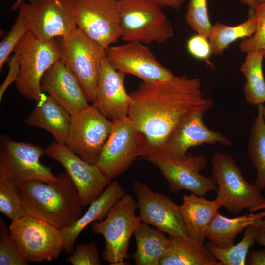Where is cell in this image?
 Segmentation results:
<instances>
[{
    "label": "cell",
    "mask_w": 265,
    "mask_h": 265,
    "mask_svg": "<svg viewBox=\"0 0 265 265\" xmlns=\"http://www.w3.org/2000/svg\"><path fill=\"white\" fill-rule=\"evenodd\" d=\"M45 149L30 143L16 141L8 136L0 137V173L18 186L33 180L53 182L57 179L51 167L40 162Z\"/></svg>",
    "instance_id": "cell-11"
},
{
    "label": "cell",
    "mask_w": 265,
    "mask_h": 265,
    "mask_svg": "<svg viewBox=\"0 0 265 265\" xmlns=\"http://www.w3.org/2000/svg\"><path fill=\"white\" fill-rule=\"evenodd\" d=\"M156 166L166 180L169 190L176 193L182 190L204 196L218 187L212 177L203 176L201 172L207 165L203 155L187 153L181 157H172L150 154L141 157Z\"/></svg>",
    "instance_id": "cell-9"
},
{
    "label": "cell",
    "mask_w": 265,
    "mask_h": 265,
    "mask_svg": "<svg viewBox=\"0 0 265 265\" xmlns=\"http://www.w3.org/2000/svg\"><path fill=\"white\" fill-rule=\"evenodd\" d=\"M240 2L248 5L250 8H254L258 4L264 2L265 0H239Z\"/></svg>",
    "instance_id": "cell-42"
},
{
    "label": "cell",
    "mask_w": 265,
    "mask_h": 265,
    "mask_svg": "<svg viewBox=\"0 0 265 265\" xmlns=\"http://www.w3.org/2000/svg\"><path fill=\"white\" fill-rule=\"evenodd\" d=\"M136 249L132 255L136 265H159L170 243L164 233L140 222L134 232Z\"/></svg>",
    "instance_id": "cell-25"
},
{
    "label": "cell",
    "mask_w": 265,
    "mask_h": 265,
    "mask_svg": "<svg viewBox=\"0 0 265 265\" xmlns=\"http://www.w3.org/2000/svg\"><path fill=\"white\" fill-rule=\"evenodd\" d=\"M9 71L7 75L0 87V101L8 87L14 82H16L20 68V58L19 54L14 52V55L8 62Z\"/></svg>",
    "instance_id": "cell-38"
},
{
    "label": "cell",
    "mask_w": 265,
    "mask_h": 265,
    "mask_svg": "<svg viewBox=\"0 0 265 265\" xmlns=\"http://www.w3.org/2000/svg\"><path fill=\"white\" fill-rule=\"evenodd\" d=\"M20 68L16 87L25 98L37 101L42 92L40 82L46 71L60 60L59 43L54 39L41 40L29 31L16 46Z\"/></svg>",
    "instance_id": "cell-6"
},
{
    "label": "cell",
    "mask_w": 265,
    "mask_h": 265,
    "mask_svg": "<svg viewBox=\"0 0 265 265\" xmlns=\"http://www.w3.org/2000/svg\"><path fill=\"white\" fill-rule=\"evenodd\" d=\"M169 238L170 245L159 265H222L204 243L188 235Z\"/></svg>",
    "instance_id": "cell-24"
},
{
    "label": "cell",
    "mask_w": 265,
    "mask_h": 265,
    "mask_svg": "<svg viewBox=\"0 0 265 265\" xmlns=\"http://www.w3.org/2000/svg\"><path fill=\"white\" fill-rule=\"evenodd\" d=\"M36 102L25 124L45 130L56 142L65 144L70 129L71 115L49 95L42 93Z\"/></svg>",
    "instance_id": "cell-22"
},
{
    "label": "cell",
    "mask_w": 265,
    "mask_h": 265,
    "mask_svg": "<svg viewBox=\"0 0 265 265\" xmlns=\"http://www.w3.org/2000/svg\"><path fill=\"white\" fill-rule=\"evenodd\" d=\"M261 209H264V210L256 213L258 218H263L265 217V203L257 207L255 210V212Z\"/></svg>",
    "instance_id": "cell-43"
},
{
    "label": "cell",
    "mask_w": 265,
    "mask_h": 265,
    "mask_svg": "<svg viewBox=\"0 0 265 265\" xmlns=\"http://www.w3.org/2000/svg\"><path fill=\"white\" fill-rule=\"evenodd\" d=\"M0 211L12 221L26 215L18 186L2 173H0Z\"/></svg>",
    "instance_id": "cell-32"
},
{
    "label": "cell",
    "mask_w": 265,
    "mask_h": 265,
    "mask_svg": "<svg viewBox=\"0 0 265 265\" xmlns=\"http://www.w3.org/2000/svg\"><path fill=\"white\" fill-rule=\"evenodd\" d=\"M253 224L256 229V242L265 248V219L257 218Z\"/></svg>",
    "instance_id": "cell-40"
},
{
    "label": "cell",
    "mask_w": 265,
    "mask_h": 265,
    "mask_svg": "<svg viewBox=\"0 0 265 265\" xmlns=\"http://www.w3.org/2000/svg\"><path fill=\"white\" fill-rule=\"evenodd\" d=\"M162 7H170L175 10H179L186 0H156Z\"/></svg>",
    "instance_id": "cell-41"
},
{
    "label": "cell",
    "mask_w": 265,
    "mask_h": 265,
    "mask_svg": "<svg viewBox=\"0 0 265 265\" xmlns=\"http://www.w3.org/2000/svg\"><path fill=\"white\" fill-rule=\"evenodd\" d=\"M257 17V27L254 35L243 39L239 45L240 51L248 53L262 51L265 59V1L258 4L254 8Z\"/></svg>",
    "instance_id": "cell-35"
},
{
    "label": "cell",
    "mask_w": 265,
    "mask_h": 265,
    "mask_svg": "<svg viewBox=\"0 0 265 265\" xmlns=\"http://www.w3.org/2000/svg\"><path fill=\"white\" fill-rule=\"evenodd\" d=\"M263 104L257 105V115L251 128L248 145L250 159L257 172L255 184L261 191L265 188V123Z\"/></svg>",
    "instance_id": "cell-29"
},
{
    "label": "cell",
    "mask_w": 265,
    "mask_h": 265,
    "mask_svg": "<svg viewBox=\"0 0 265 265\" xmlns=\"http://www.w3.org/2000/svg\"><path fill=\"white\" fill-rule=\"evenodd\" d=\"M45 154L59 162L73 182L82 205L94 201L112 182L96 165L89 163L70 150L65 144L56 141L46 149Z\"/></svg>",
    "instance_id": "cell-14"
},
{
    "label": "cell",
    "mask_w": 265,
    "mask_h": 265,
    "mask_svg": "<svg viewBox=\"0 0 265 265\" xmlns=\"http://www.w3.org/2000/svg\"><path fill=\"white\" fill-rule=\"evenodd\" d=\"M112 126V120H108L92 104L71 115L65 144L82 159L96 165Z\"/></svg>",
    "instance_id": "cell-12"
},
{
    "label": "cell",
    "mask_w": 265,
    "mask_h": 265,
    "mask_svg": "<svg viewBox=\"0 0 265 265\" xmlns=\"http://www.w3.org/2000/svg\"><path fill=\"white\" fill-rule=\"evenodd\" d=\"M212 177L218 189L216 200L229 212L238 214L255 209L265 203V198L255 184L244 178L233 157L226 153L215 152L211 157Z\"/></svg>",
    "instance_id": "cell-4"
},
{
    "label": "cell",
    "mask_w": 265,
    "mask_h": 265,
    "mask_svg": "<svg viewBox=\"0 0 265 265\" xmlns=\"http://www.w3.org/2000/svg\"><path fill=\"white\" fill-rule=\"evenodd\" d=\"M130 95L128 117L144 140L140 157L159 151L182 120L205 113L213 105L211 98L204 96L200 80L187 75L142 81Z\"/></svg>",
    "instance_id": "cell-1"
},
{
    "label": "cell",
    "mask_w": 265,
    "mask_h": 265,
    "mask_svg": "<svg viewBox=\"0 0 265 265\" xmlns=\"http://www.w3.org/2000/svg\"><path fill=\"white\" fill-rule=\"evenodd\" d=\"M221 207V202L216 199L208 200L192 193L185 194L180 208L187 235L204 243L209 225Z\"/></svg>",
    "instance_id": "cell-23"
},
{
    "label": "cell",
    "mask_w": 265,
    "mask_h": 265,
    "mask_svg": "<svg viewBox=\"0 0 265 265\" xmlns=\"http://www.w3.org/2000/svg\"><path fill=\"white\" fill-rule=\"evenodd\" d=\"M255 237L256 229L252 224L246 228L243 238L236 244L221 248L208 241L205 245L222 265H244L249 250L256 242Z\"/></svg>",
    "instance_id": "cell-30"
},
{
    "label": "cell",
    "mask_w": 265,
    "mask_h": 265,
    "mask_svg": "<svg viewBox=\"0 0 265 265\" xmlns=\"http://www.w3.org/2000/svg\"><path fill=\"white\" fill-rule=\"evenodd\" d=\"M19 12L10 31L0 43V71L25 35L28 31V3L23 2L18 9Z\"/></svg>",
    "instance_id": "cell-31"
},
{
    "label": "cell",
    "mask_w": 265,
    "mask_h": 265,
    "mask_svg": "<svg viewBox=\"0 0 265 265\" xmlns=\"http://www.w3.org/2000/svg\"><path fill=\"white\" fill-rule=\"evenodd\" d=\"M106 52L107 60L114 68L125 74L134 75L143 82H153L174 76L143 43L128 42L111 45Z\"/></svg>",
    "instance_id": "cell-16"
},
{
    "label": "cell",
    "mask_w": 265,
    "mask_h": 265,
    "mask_svg": "<svg viewBox=\"0 0 265 265\" xmlns=\"http://www.w3.org/2000/svg\"><path fill=\"white\" fill-rule=\"evenodd\" d=\"M262 112H263V118H264V121L265 123V106L264 105L263 106Z\"/></svg>",
    "instance_id": "cell-45"
},
{
    "label": "cell",
    "mask_w": 265,
    "mask_h": 265,
    "mask_svg": "<svg viewBox=\"0 0 265 265\" xmlns=\"http://www.w3.org/2000/svg\"><path fill=\"white\" fill-rule=\"evenodd\" d=\"M125 75L114 68L106 57L103 59L96 97L92 103L111 120L126 117L128 115L131 99L125 88Z\"/></svg>",
    "instance_id": "cell-19"
},
{
    "label": "cell",
    "mask_w": 265,
    "mask_h": 265,
    "mask_svg": "<svg viewBox=\"0 0 265 265\" xmlns=\"http://www.w3.org/2000/svg\"><path fill=\"white\" fill-rule=\"evenodd\" d=\"M137 202L130 194L126 193L118 200L105 219L92 223L91 230L102 235L105 239V247L101 253L103 259L111 265L128 264L129 240L141 222L136 215Z\"/></svg>",
    "instance_id": "cell-5"
},
{
    "label": "cell",
    "mask_w": 265,
    "mask_h": 265,
    "mask_svg": "<svg viewBox=\"0 0 265 265\" xmlns=\"http://www.w3.org/2000/svg\"><path fill=\"white\" fill-rule=\"evenodd\" d=\"M257 17L254 9L250 8L247 19L242 23L229 26L216 23L212 26L209 36L212 53L222 54L230 44L239 39L250 38L257 27Z\"/></svg>",
    "instance_id": "cell-27"
},
{
    "label": "cell",
    "mask_w": 265,
    "mask_h": 265,
    "mask_svg": "<svg viewBox=\"0 0 265 265\" xmlns=\"http://www.w3.org/2000/svg\"><path fill=\"white\" fill-rule=\"evenodd\" d=\"M9 230L28 263L52 261L64 250L61 230L46 221L25 215L12 221Z\"/></svg>",
    "instance_id": "cell-8"
},
{
    "label": "cell",
    "mask_w": 265,
    "mask_h": 265,
    "mask_svg": "<svg viewBox=\"0 0 265 265\" xmlns=\"http://www.w3.org/2000/svg\"><path fill=\"white\" fill-rule=\"evenodd\" d=\"M66 261L73 265H100L97 245L94 242L77 244Z\"/></svg>",
    "instance_id": "cell-36"
},
{
    "label": "cell",
    "mask_w": 265,
    "mask_h": 265,
    "mask_svg": "<svg viewBox=\"0 0 265 265\" xmlns=\"http://www.w3.org/2000/svg\"><path fill=\"white\" fill-rule=\"evenodd\" d=\"M204 114L197 113L182 120L170 133L162 148L152 154L181 157L189 148L204 144L231 145V140L206 126L203 121Z\"/></svg>",
    "instance_id": "cell-18"
},
{
    "label": "cell",
    "mask_w": 265,
    "mask_h": 265,
    "mask_svg": "<svg viewBox=\"0 0 265 265\" xmlns=\"http://www.w3.org/2000/svg\"><path fill=\"white\" fill-rule=\"evenodd\" d=\"M125 194V189L118 181H112L101 195L90 203L83 215L72 225L61 230L64 250L72 253L75 241L82 231L90 224L105 219L115 203Z\"/></svg>",
    "instance_id": "cell-21"
},
{
    "label": "cell",
    "mask_w": 265,
    "mask_h": 265,
    "mask_svg": "<svg viewBox=\"0 0 265 265\" xmlns=\"http://www.w3.org/2000/svg\"><path fill=\"white\" fill-rule=\"evenodd\" d=\"M23 2L24 0H16L15 2L11 6V10L12 11H16Z\"/></svg>",
    "instance_id": "cell-44"
},
{
    "label": "cell",
    "mask_w": 265,
    "mask_h": 265,
    "mask_svg": "<svg viewBox=\"0 0 265 265\" xmlns=\"http://www.w3.org/2000/svg\"><path fill=\"white\" fill-rule=\"evenodd\" d=\"M61 39L60 60L75 75L88 101L93 103L106 50L78 28Z\"/></svg>",
    "instance_id": "cell-7"
},
{
    "label": "cell",
    "mask_w": 265,
    "mask_h": 265,
    "mask_svg": "<svg viewBox=\"0 0 265 265\" xmlns=\"http://www.w3.org/2000/svg\"><path fill=\"white\" fill-rule=\"evenodd\" d=\"M258 218L253 212L234 218H228L218 212L208 229L206 239L221 248L234 245L236 236L253 224Z\"/></svg>",
    "instance_id": "cell-26"
},
{
    "label": "cell",
    "mask_w": 265,
    "mask_h": 265,
    "mask_svg": "<svg viewBox=\"0 0 265 265\" xmlns=\"http://www.w3.org/2000/svg\"><path fill=\"white\" fill-rule=\"evenodd\" d=\"M74 0H29V31L43 40L62 38L77 28Z\"/></svg>",
    "instance_id": "cell-17"
},
{
    "label": "cell",
    "mask_w": 265,
    "mask_h": 265,
    "mask_svg": "<svg viewBox=\"0 0 265 265\" xmlns=\"http://www.w3.org/2000/svg\"><path fill=\"white\" fill-rule=\"evenodd\" d=\"M186 20L196 33L209 38L212 26L208 16L207 0H189Z\"/></svg>",
    "instance_id": "cell-33"
},
{
    "label": "cell",
    "mask_w": 265,
    "mask_h": 265,
    "mask_svg": "<svg viewBox=\"0 0 265 265\" xmlns=\"http://www.w3.org/2000/svg\"><path fill=\"white\" fill-rule=\"evenodd\" d=\"M11 237L3 219L0 218V265H28Z\"/></svg>",
    "instance_id": "cell-34"
},
{
    "label": "cell",
    "mask_w": 265,
    "mask_h": 265,
    "mask_svg": "<svg viewBox=\"0 0 265 265\" xmlns=\"http://www.w3.org/2000/svg\"><path fill=\"white\" fill-rule=\"evenodd\" d=\"M133 188L137 199L138 216L141 222L151 225L170 237L188 235L180 205L168 196L154 191L140 181H135Z\"/></svg>",
    "instance_id": "cell-15"
},
{
    "label": "cell",
    "mask_w": 265,
    "mask_h": 265,
    "mask_svg": "<svg viewBox=\"0 0 265 265\" xmlns=\"http://www.w3.org/2000/svg\"><path fill=\"white\" fill-rule=\"evenodd\" d=\"M246 264L249 265H265V248L252 250L247 256Z\"/></svg>",
    "instance_id": "cell-39"
},
{
    "label": "cell",
    "mask_w": 265,
    "mask_h": 265,
    "mask_svg": "<svg viewBox=\"0 0 265 265\" xmlns=\"http://www.w3.org/2000/svg\"><path fill=\"white\" fill-rule=\"evenodd\" d=\"M156 0H118L120 38L147 45L164 43L173 27Z\"/></svg>",
    "instance_id": "cell-3"
},
{
    "label": "cell",
    "mask_w": 265,
    "mask_h": 265,
    "mask_svg": "<svg viewBox=\"0 0 265 265\" xmlns=\"http://www.w3.org/2000/svg\"><path fill=\"white\" fill-rule=\"evenodd\" d=\"M186 47L189 53L199 60H206L212 54L208 38L199 34L196 33L187 40Z\"/></svg>",
    "instance_id": "cell-37"
},
{
    "label": "cell",
    "mask_w": 265,
    "mask_h": 265,
    "mask_svg": "<svg viewBox=\"0 0 265 265\" xmlns=\"http://www.w3.org/2000/svg\"><path fill=\"white\" fill-rule=\"evenodd\" d=\"M112 122L111 132L96 164L111 180L125 172L137 157L141 156L144 146L142 135L128 116Z\"/></svg>",
    "instance_id": "cell-10"
},
{
    "label": "cell",
    "mask_w": 265,
    "mask_h": 265,
    "mask_svg": "<svg viewBox=\"0 0 265 265\" xmlns=\"http://www.w3.org/2000/svg\"><path fill=\"white\" fill-rule=\"evenodd\" d=\"M118 0H74L77 28L106 50L120 38Z\"/></svg>",
    "instance_id": "cell-13"
},
{
    "label": "cell",
    "mask_w": 265,
    "mask_h": 265,
    "mask_svg": "<svg viewBox=\"0 0 265 265\" xmlns=\"http://www.w3.org/2000/svg\"><path fill=\"white\" fill-rule=\"evenodd\" d=\"M264 54L262 51L247 53L240 71L246 78L243 86L245 98L252 105L265 102V79L263 69Z\"/></svg>",
    "instance_id": "cell-28"
},
{
    "label": "cell",
    "mask_w": 265,
    "mask_h": 265,
    "mask_svg": "<svg viewBox=\"0 0 265 265\" xmlns=\"http://www.w3.org/2000/svg\"><path fill=\"white\" fill-rule=\"evenodd\" d=\"M40 88L42 92L47 93L71 115L90 106L79 81L60 60L44 73Z\"/></svg>",
    "instance_id": "cell-20"
},
{
    "label": "cell",
    "mask_w": 265,
    "mask_h": 265,
    "mask_svg": "<svg viewBox=\"0 0 265 265\" xmlns=\"http://www.w3.org/2000/svg\"><path fill=\"white\" fill-rule=\"evenodd\" d=\"M57 177L53 182H26L18 186V193L26 215L61 230L81 216L83 206L68 174L63 173Z\"/></svg>",
    "instance_id": "cell-2"
}]
</instances>
